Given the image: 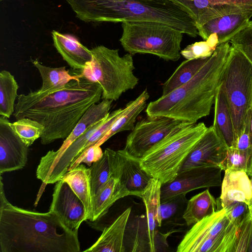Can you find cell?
I'll return each instance as SVG.
<instances>
[{
    "label": "cell",
    "instance_id": "603a6c76",
    "mask_svg": "<svg viewBox=\"0 0 252 252\" xmlns=\"http://www.w3.org/2000/svg\"><path fill=\"white\" fill-rule=\"evenodd\" d=\"M132 195L120 179L111 177L98 189L93 197V211L90 221H95L103 217L119 199Z\"/></svg>",
    "mask_w": 252,
    "mask_h": 252
},
{
    "label": "cell",
    "instance_id": "ba28073f",
    "mask_svg": "<svg viewBox=\"0 0 252 252\" xmlns=\"http://www.w3.org/2000/svg\"><path fill=\"white\" fill-rule=\"evenodd\" d=\"M220 86L229 107L235 143L243 128L248 111L252 106V63L232 45Z\"/></svg>",
    "mask_w": 252,
    "mask_h": 252
},
{
    "label": "cell",
    "instance_id": "8d00e7d4",
    "mask_svg": "<svg viewBox=\"0 0 252 252\" xmlns=\"http://www.w3.org/2000/svg\"><path fill=\"white\" fill-rule=\"evenodd\" d=\"M122 108L110 112L101 126L94 133L86 143L83 151L97 143L110 129L112 125L123 111Z\"/></svg>",
    "mask_w": 252,
    "mask_h": 252
},
{
    "label": "cell",
    "instance_id": "44dd1931",
    "mask_svg": "<svg viewBox=\"0 0 252 252\" xmlns=\"http://www.w3.org/2000/svg\"><path fill=\"white\" fill-rule=\"evenodd\" d=\"M131 208L125 210L109 225L106 226L96 241L86 252H124V237Z\"/></svg>",
    "mask_w": 252,
    "mask_h": 252
},
{
    "label": "cell",
    "instance_id": "b9f144b4",
    "mask_svg": "<svg viewBox=\"0 0 252 252\" xmlns=\"http://www.w3.org/2000/svg\"><path fill=\"white\" fill-rule=\"evenodd\" d=\"M250 180H251V186H252V175L250 177Z\"/></svg>",
    "mask_w": 252,
    "mask_h": 252
},
{
    "label": "cell",
    "instance_id": "484cf974",
    "mask_svg": "<svg viewBox=\"0 0 252 252\" xmlns=\"http://www.w3.org/2000/svg\"><path fill=\"white\" fill-rule=\"evenodd\" d=\"M214 104L213 126L227 147H231L234 143V127L229 107L220 84L217 92Z\"/></svg>",
    "mask_w": 252,
    "mask_h": 252
},
{
    "label": "cell",
    "instance_id": "4316f807",
    "mask_svg": "<svg viewBox=\"0 0 252 252\" xmlns=\"http://www.w3.org/2000/svg\"><path fill=\"white\" fill-rule=\"evenodd\" d=\"M217 199L207 189L188 201L182 218L188 226L193 225L217 210Z\"/></svg>",
    "mask_w": 252,
    "mask_h": 252
},
{
    "label": "cell",
    "instance_id": "5b68a950",
    "mask_svg": "<svg viewBox=\"0 0 252 252\" xmlns=\"http://www.w3.org/2000/svg\"><path fill=\"white\" fill-rule=\"evenodd\" d=\"M207 128L203 122H183L139 159L141 167L162 185L172 182Z\"/></svg>",
    "mask_w": 252,
    "mask_h": 252
},
{
    "label": "cell",
    "instance_id": "d6986e66",
    "mask_svg": "<svg viewBox=\"0 0 252 252\" xmlns=\"http://www.w3.org/2000/svg\"><path fill=\"white\" fill-rule=\"evenodd\" d=\"M117 152V178L132 195L141 198L152 177L141 167L140 159L132 157L124 149Z\"/></svg>",
    "mask_w": 252,
    "mask_h": 252
},
{
    "label": "cell",
    "instance_id": "7402d4cb",
    "mask_svg": "<svg viewBox=\"0 0 252 252\" xmlns=\"http://www.w3.org/2000/svg\"><path fill=\"white\" fill-rule=\"evenodd\" d=\"M52 36L56 50L73 69L81 71L92 61L91 50L75 38L55 31Z\"/></svg>",
    "mask_w": 252,
    "mask_h": 252
},
{
    "label": "cell",
    "instance_id": "836d02e7",
    "mask_svg": "<svg viewBox=\"0 0 252 252\" xmlns=\"http://www.w3.org/2000/svg\"><path fill=\"white\" fill-rule=\"evenodd\" d=\"M219 45L218 35L212 33L205 40L188 45L180 53L186 60L205 59L213 54Z\"/></svg>",
    "mask_w": 252,
    "mask_h": 252
},
{
    "label": "cell",
    "instance_id": "ee69618b",
    "mask_svg": "<svg viewBox=\"0 0 252 252\" xmlns=\"http://www.w3.org/2000/svg\"></svg>",
    "mask_w": 252,
    "mask_h": 252
},
{
    "label": "cell",
    "instance_id": "3957f363",
    "mask_svg": "<svg viewBox=\"0 0 252 252\" xmlns=\"http://www.w3.org/2000/svg\"><path fill=\"white\" fill-rule=\"evenodd\" d=\"M231 48L229 42L219 44L207 62L188 83L150 102L149 117H166L190 124L207 116L215 102Z\"/></svg>",
    "mask_w": 252,
    "mask_h": 252
},
{
    "label": "cell",
    "instance_id": "4fadbf2b",
    "mask_svg": "<svg viewBox=\"0 0 252 252\" xmlns=\"http://www.w3.org/2000/svg\"><path fill=\"white\" fill-rule=\"evenodd\" d=\"M194 20L196 28L217 17L252 9V0H171Z\"/></svg>",
    "mask_w": 252,
    "mask_h": 252
},
{
    "label": "cell",
    "instance_id": "8992f818",
    "mask_svg": "<svg viewBox=\"0 0 252 252\" xmlns=\"http://www.w3.org/2000/svg\"><path fill=\"white\" fill-rule=\"evenodd\" d=\"M91 51L92 60L80 71V74L100 86L102 99L117 100L124 93L138 84L139 79L133 72V55L127 53L120 56L118 49L103 45Z\"/></svg>",
    "mask_w": 252,
    "mask_h": 252
},
{
    "label": "cell",
    "instance_id": "1f68e13d",
    "mask_svg": "<svg viewBox=\"0 0 252 252\" xmlns=\"http://www.w3.org/2000/svg\"><path fill=\"white\" fill-rule=\"evenodd\" d=\"M220 167L224 171L228 169L244 171L250 177L252 174V149L241 150L228 147Z\"/></svg>",
    "mask_w": 252,
    "mask_h": 252
},
{
    "label": "cell",
    "instance_id": "7bdbcfd3",
    "mask_svg": "<svg viewBox=\"0 0 252 252\" xmlns=\"http://www.w3.org/2000/svg\"></svg>",
    "mask_w": 252,
    "mask_h": 252
},
{
    "label": "cell",
    "instance_id": "6da1fadb",
    "mask_svg": "<svg viewBox=\"0 0 252 252\" xmlns=\"http://www.w3.org/2000/svg\"><path fill=\"white\" fill-rule=\"evenodd\" d=\"M80 75L59 89L18 95L13 115L16 120L28 118L43 126L42 144L66 138L85 112L101 98L100 86Z\"/></svg>",
    "mask_w": 252,
    "mask_h": 252
},
{
    "label": "cell",
    "instance_id": "277c9868",
    "mask_svg": "<svg viewBox=\"0 0 252 252\" xmlns=\"http://www.w3.org/2000/svg\"><path fill=\"white\" fill-rule=\"evenodd\" d=\"M92 22H153L165 24L195 37L198 34L190 15L171 0H89Z\"/></svg>",
    "mask_w": 252,
    "mask_h": 252
},
{
    "label": "cell",
    "instance_id": "f35d334b",
    "mask_svg": "<svg viewBox=\"0 0 252 252\" xmlns=\"http://www.w3.org/2000/svg\"><path fill=\"white\" fill-rule=\"evenodd\" d=\"M186 195H181L161 203L160 211L162 222L174 217L179 209L180 205L188 202Z\"/></svg>",
    "mask_w": 252,
    "mask_h": 252
},
{
    "label": "cell",
    "instance_id": "d6a6232c",
    "mask_svg": "<svg viewBox=\"0 0 252 252\" xmlns=\"http://www.w3.org/2000/svg\"><path fill=\"white\" fill-rule=\"evenodd\" d=\"M14 132L28 147L40 138L43 126L38 122L28 118H23L11 123Z\"/></svg>",
    "mask_w": 252,
    "mask_h": 252
},
{
    "label": "cell",
    "instance_id": "cb8c5ba5",
    "mask_svg": "<svg viewBox=\"0 0 252 252\" xmlns=\"http://www.w3.org/2000/svg\"><path fill=\"white\" fill-rule=\"evenodd\" d=\"M61 179L66 182L82 202L87 220H91L93 211V196L90 183V169L80 164L68 171Z\"/></svg>",
    "mask_w": 252,
    "mask_h": 252
},
{
    "label": "cell",
    "instance_id": "7a4b0ae2",
    "mask_svg": "<svg viewBox=\"0 0 252 252\" xmlns=\"http://www.w3.org/2000/svg\"><path fill=\"white\" fill-rule=\"evenodd\" d=\"M78 231L50 211L40 213L11 204L0 175V252H79Z\"/></svg>",
    "mask_w": 252,
    "mask_h": 252
},
{
    "label": "cell",
    "instance_id": "ffe728a7",
    "mask_svg": "<svg viewBox=\"0 0 252 252\" xmlns=\"http://www.w3.org/2000/svg\"><path fill=\"white\" fill-rule=\"evenodd\" d=\"M162 183L156 178H151L141 196L145 206L149 252L156 250L157 226L162 224L161 217V189Z\"/></svg>",
    "mask_w": 252,
    "mask_h": 252
},
{
    "label": "cell",
    "instance_id": "8fae6325",
    "mask_svg": "<svg viewBox=\"0 0 252 252\" xmlns=\"http://www.w3.org/2000/svg\"><path fill=\"white\" fill-rule=\"evenodd\" d=\"M222 169L213 166L196 168L180 173L172 182L162 185L161 203L201 188L221 185Z\"/></svg>",
    "mask_w": 252,
    "mask_h": 252
},
{
    "label": "cell",
    "instance_id": "74e56055",
    "mask_svg": "<svg viewBox=\"0 0 252 252\" xmlns=\"http://www.w3.org/2000/svg\"><path fill=\"white\" fill-rule=\"evenodd\" d=\"M103 154L100 146L93 145L84 150L71 163L68 171L77 167L82 163H85L88 166H91L101 158Z\"/></svg>",
    "mask_w": 252,
    "mask_h": 252
},
{
    "label": "cell",
    "instance_id": "83f0119b",
    "mask_svg": "<svg viewBox=\"0 0 252 252\" xmlns=\"http://www.w3.org/2000/svg\"><path fill=\"white\" fill-rule=\"evenodd\" d=\"M117 161V151L106 148L101 158L90 166V183L93 197L110 178H115Z\"/></svg>",
    "mask_w": 252,
    "mask_h": 252
},
{
    "label": "cell",
    "instance_id": "ab89813d",
    "mask_svg": "<svg viewBox=\"0 0 252 252\" xmlns=\"http://www.w3.org/2000/svg\"><path fill=\"white\" fill-rule=\"evenodd\" d=\"M228 218L235 224L242 223L249 211V207L244 203L236 202L224 208Z\"/></svg>",
    "mask_w": 252,
    "mask_h": 252
},
{
    "label": "cell",
    "instance_id": "9a60e30c",
    "mask_svg": "<svg viewBox=\"0 0 252 252\" xmlns=\"http://www.w3.org/2000/svg\"><path fill=\"white\" fill-rule=\"evenodd\" d=\"M112 101L103 99L101 101L92 105L79 120L60 148L57 151H49L41 158L37 168L36 176L50 167L77 138L95 124L104 119L110 113Z\"/></svg>",
    "mask_w": 252,
    "mask_h": 252
},
{
    "label": "cell",
    "instance_id": "d590c367",
    "mask_svg": "<svg viewBox=\"0 0 252 252\" xmlns=\"http://www.w3.org/2000/svg\"><path fill=\"white\" fill-rule=\"evenodd\" d=\"M252 239V216L251 207L239 228L234 252H249Z\"/></svg>",
    "mask_w": 252,
    "mask_h": 252
},
{
    "label": "cell",
    "instance_id": "7c38bea8",
    "mask_svg": "<svg viewBox=\"0 0 252 252\" xmlns=\"http://www.w3.org/2000/svg\"><path fill=\"white\" fill-rule=\"evenodd\" d=\"M227 148L225 142L211 126L195 144L179 173L196 168L220 166L226 156Z\"/></svg>",
    "mask_w": 252,
    "mask_h": 252
},
{
    "label": "cell",
    "instance_id": "e575fe53",
    "mask_svg": "<svg viewBox=\"0 0 252 252\" xmlns=\"http://www.w3.org/2000/svg\"><path fill=\"white\" fill-rule=\"evenodd\" d=\"M229 42L240 50L252 63V21H250L237 32Z\"/></svg>",
    "mask_w": 252,
    "mask_h": 252
},
{
    "label": "cell",
    "instance_id": "30bf717a",
    "mask_svg": "<svg viewBox=\"0 0 252 252\" xmlns=\"http://www.w3.org/2000/svg\"><path fill=\"white\" fill-rule=\"evenodd\" d=\"M183 122L166 117L148 116L137 122L127 135L124 149L140 159Z\"/></svg>",
    "mask_w": 252,
    "mask_h": 252
},
{
    "label": "cell",
    "instance_id": "4dcf8cb0",
    "mask_svg": "<svg viewBox=\"0 0 252 252\" xmlns=\"http://www.w3.org/2000/svg\"><path fill=\"white\" fill-rule=\"evenodd\" d=\"M18 84L8 71L0 72V115L9 118L15 111Z\"/></svg>",
    "mask_w": 252,
    "mask_h": 252
},
{
    "label": "cell",
    "instance_id": "52a82bcc",
    "mask_svg": "<svg viewBox=\"0 0 252 252\" xmlns=\"http://www.w3.org/2000/svg\"><path fill=\"white\" fill-rule=\"evenodd\" d=\"M122 23L123 33L120 41L128 53L152 54L173 62L180 58L182 32L157 22Z\"/></svg>",
    "mask_w": 252,
    "mask_h": 252
},
{
    "label": "cell",
    "instance_id": "ac0fdd59",
    "mask_svg": "<svg viewBox=\"0 0 252 252\" xmlns=\"http://www.w3.org/2000/svg\"><path fill=\"white\" fill-rule=\"evenodd\" d=\"M252 17V9L220 16L197 27L198 34L205 40L211 34L216 33L219 44L229 42L250 22Z\"/></svg>",
    "mask_w": 252,
    "mask_h": 252
},
{
    "label": "cell",
    "instance_id": "f546056e",
    "mask_svg": "<svg viewBox=\"0 0 252 252\" xmlns=\"http://www.w3.org/2000/svg\"><path fill=\"white\" fill-rule=\"evenodd\" d=\"M209 58L183 61L163 84L161 96L169 94L188 83L205 64Z\"/></svg>",
    "mask_w": 252,
    "mask_h": 252
},
{
    "label": "cell",
    "instance_id": "f1b7e54d",
    "mask_svg": "<svg viewBox=\"0 0 252 252\" xmlns=\"http://www.w3.org/2000/svg\"><path fill=\"white\" fill-rule=\"evenodd\" d=\"M33 65L37 68L42 79L40 92H46L64 87L72 80L78 79L80 74L71 75L65 66L51 67L47 66L38 60H32Z\"/></svg>",
    "mask_w": 252,
    "mask_h": 252
},
{
    "label": "cell",
    "instance_id": "9c48e42d",
    "mask_svg": "<svg viewBox=\"0 0 252 252\" xmlns=\"http://www.w3.org/2000/svg\"><path fill=\"white\" fill-rule=\"evenodd\" d=\"M241 223L231 222L225 208L218 209L194 224L184 235L176 251L234 252Z\"/></svg>",
    "mask_w": 252,
    "mask_h": 252
},
{
    "label": "cell",
    "instance_id": "d4e9b609",
    "mask_svg": "<svg viewBox=\"0 0 252 252\" xmlns=\"http://www.w3.org/2000/svg\"><path fill=\"white\" fill-rule=\"evenodd\" d=\"M149 98V93L145 89L136 98L129 102L110 129L94 145L100 146L114 135L120 132L132 130L134 127L138 116L146 108Z\"/></svg>",
    "mask_w": 252,
    "mask_h": 252
},
{
    "label": "cell",
    "instance_id": "e0dca14e",
    "mask_svg": "<svg viewBox=\"0 0 252 252\" xmlns=\"http://www.w3.org/2000/svg\"><path fill=\"white\" fill-rule=\"evenodd\" d=\"M221 191L217 199V210L236 202L252 205V189L250 177L244 171L226 170L221 182Z\"/></svg>",
    "mask_w": 252,
    "mask_h": 252
},
{
    "label": "cell",
    "instance_id": "2e32d148",
    "mask_svg": "<svg viewBox=\"0 0 252 252\" xmlns=\"http://www.w3.org/2000/svg\"><path fill=\"white\" fill-rule=\"evenodd\" d=\"M8 118L0 116V174L21 169L28 160L29 147L14 132Z\"/></svg>",
    "mask_w": 252,
    "mask_h": 252
},
{
    "label": "cell",
    "instance_id": "5bb4252c",
    "mask_svg": "<svg viewBox=\"0 0 252 252\" xmlns=\"http://www.w3.org/2000/svg\"><path fill=\"white\" fill-rule=\"evenodd\" d=\"M50 211L56 214L69 229L78 231L87 217L85 207L69 185L63 179L56 183Z\"/></svg>",
    "mask_w": 252,
    "mask_h": 252
},
{
    "label": "cell",
    "instance_id": "60d3db41",
    "mask_svg": "<svg viewBox=\"0 0 252 252\" xmlns=\"http://www.w3.org/2000/svg\"><path fill=\"white\" fill-rule=\"evenodd\" d=\"M249 133H250L251 140L252 142V111H251L250 119V123H249Z\"/></svg>",
    "mask_w": 252,
    "mask_h": 252
}]
</instances>
